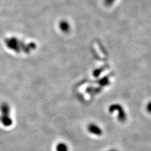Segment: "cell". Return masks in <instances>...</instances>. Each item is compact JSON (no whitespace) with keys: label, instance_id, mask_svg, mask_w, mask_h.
<instances>
[{"label":"cell","instance_id":"1","mask_svg":"<svg viewBox=\"0 0 151 151\" xmlns=\"http://www.w3.org/2000/svg\"><path fill=\"white\" fill-rule=\"evenodd\" d=\"M58 149L59 151H66V149H67V147H66V145L64 144H60L58 145Z\"/></svg>","mask_w":151,"mask_h":151}]
</instances>
